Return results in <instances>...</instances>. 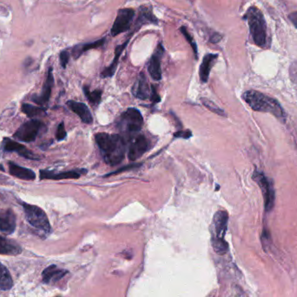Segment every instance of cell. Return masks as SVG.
<instances>
[{
    "label": "cell",
    "instance_id": "f546056e",
    "mask_svg": "<svg viewBox=\"0 0 297 297\" xmlns=\"http://www.w3.org/2000/svg\"><path fill=\"white\" fill-rule=\"evenodd\" d=\"M201 101L203 104V106L207 107L209 111H211V112H215L216 114H218V115L222 116V117H226V113L223 110L221 109L219 106H216L215 103L212 102L211 100H209V99H205V98H202L201 99Z\"/></svg>",
    "mask_w": 297,
    "mask_h": 297
},
{
    "label": "cell",
    "instance_id": "7402d4cb",
    "mask_svg": "<svg viewBox=\"0 0 297 297\" xmlns=\"http://www.w3.org/2000/svg\"><path fill=\"white\" fill-rule=\"evenodd\" d=\"M22 253V248L16 241H12L0 235V254L18 255Z\"/></svg>",
    "mask_w": 297,
    "mask_h": 297
},
{
    "label": "cell",
    "instance_id": "44dd1931",
    "mask_svg": "<svg viewBox=\"0 0 297 297\" xmlns=\"http://www.w3.org/2000/svg\"><path fill=\"white\" fill-rule=\"evenodd\" d=\"M217 58H218V54H213V53L206 54L205 56L203 57V61L199 68V77L202 82L206 83L208 81L209 73L216 60H217Z\"/></svg>",
    "mask_w": 297,
    "mask_h": 297
},
{
    "label": "cell",
    "instance_id": "5bb4252c",
    "mask_svg": "<svg viewBox=\"0 0 297 297\" xmlns=\"http://www.w3.org/2000/svg\"><path fill=\"white\" fill-rule=\"evenodd\" d=\"M53 85H54V78H53V68L51 67L47 72L46 82L43 86L42 93L40 95L33 96V101L40 106L46 105L47 103L49 102Z\"/></svg>",
    "mask_w": 297,
    "mask_h": 297
},
{
    "label": "cell",
    "instance_id": "e0dca14e",
    "mask_svg": "<svg viewBox=\"0 0 297 297\" xmlns=\"http://www.w3.org/2000/svg\"><path fill=\"white\" fill-rule=\"evenodd\" d=\"M16 229V216L12 210L0 214V232L12 235Z\"/></svg>",
    "mask_w": 297,
    "mask_h": 297
},
{
    "label": "cell",
    "instance_id": "9a60e30c",
    "mask_svg": "<svg viewBox=\"0 0 297 297\" xmlns=\"http://www.w3.org/2000/svg\"><path fill=\"white\" fill-rule=\"evenodd\" d=\"M87 172L85 170H72L67 172L54 173L49 170H40L41 180H66V179H79L82 174Z\"/></svg>",
    "mask_w": 297,
    "mask_h": 297
},
{
    "label": "cell",
    "instance_id": "f1b7e54d",
    "mask_svg": "<svg viewBox=\"0 0 297 297\" xmlns=\"http://www.w3.org/2000/svg\"><path fill=\"white\" fill-rule=\"evenodd\" d=\"M180 32L183 33V36L185 38V40L189 42L190 47H192L193 52L196 56V60L198 59V50H197V45H196V41L194 40L192 35L188 32L187 28L185 27H180Z\"/></svg>",
    "mask_w": 297,
    "mask_h": 297
},
{
    "label": "cell",
    "instance_id": "3957f363",
    "mask_svg": "<svg viewBox=\"0 0 297 297\" xmlns=\"http://www.w3.org/2000/svg\"><path fill=\"white\" fill-rule=\"evenodd\" d=\"M243 20H247L249 32L254 43L260 48L267 49L269 47L267 24L264 16L257 7H249L245 13Z\"/></svg>",
    "mask_w": 297,
    "mask_h": 297
},
{
    "label": "cell",
    "instance_id": "d6986e66",
    "mask_svg": "<svg viewBox=\"0 0 297 297\" xmlns=\"http://www.w3.org/2000/svg\"><path fill=\"white\" fill-rule=\"evenodd\" d=\"M67 273V270L59 268L56 265H51L43 271L42 280L46 284L55 283L60 281Z\"/></svg>",
    "mask_w": 297,
    "mask_h": 297
},
{
    "label": "cell",
    "instance_id": "ba28073f",
    "mask_svg": "<svg viewBox=\"0 0 297 297\" xmlns=\"http://www.w3.org/2000/svg\"><path fill=\"white\" fill-rule=\"evenodd\" d=\"M134 17L135 10L131 8H123L118 11L113 26L111 27V36H118L120 33L127 32L131 28Z\"/></svg>",
    "mask_w": 297,
    "mask_h": 297
},
{
    "label": "cell",
    "instance_id": "52a82bcc",
    "mask_svg": "<svg viewBox=\"0 0 297 297\" xmlns=\"http://www.w3.org/2000/svg\"><path fill=\"white\" fill-rule=\"evenodd\" d=\"M252 178L254 182L257 183L261 188L264 199V208L266 212H269L273 209L275 201V194H274V187L271 181L265 176L264 174L255 169Z\"/></svg>",
    "mask_w": 297,
    "mask_h": 297
},
{
    "label": "cell",
    "instance_id": "4dcf8cb0",
    "mask_svg": "<svg viewBox=\"0 0 297 297\" xmlns=\"http://www.w3.org/2000/svg\"><path fill=\"white\" fill-rule=\"evenodd\" d=\"M66 128H65V124H64V122L60 123L59 126H58V129H57L56 138H57V139H58L59 141H60V140H63V139H66Z\"/></svg>",
    "mask_w": 297,
    "mask_h": 297
},
{
    "label": "cell",
    "instance_id": "836d02e7",
    "mask_svg": "<svg viewBox=\"0 0 297 297\" xmlns=\"http://www.w3.org/2000/svg\"><path fill=\"white\" fill-rule=\"evenodd\" d=\"M174 136L176 137V138H184V139H188L189 138L190 136H191V132H189V131H180V132H177L174 134Z\"/></svg>",
    "mask_w": 297,
    "mask_h": 297
},
{
    "label": "cell",
    "instance_id": "ac0fdd59",
    "mask_svg": "<svg viewBox=\"0 0 297 297\" xmlns=\"http://www.w3.org/2000/svg\"><path fill=\"white\" fill-rule=\"evenodd\" d=\"M132 37V33L130 34V37H129V39H128L124 44H122V45H119L118 47H116V49H115V56H114V60L113 61L111 62V65L108 66V67H106L101 73V77L102 78H110V77H112L114 75L115 72H116V70H117V67L118 66V62H119V58L121 57V54L124 52L126 47L128 46V44L130 42V40H131V38Z\"/></svg>",
    "mask_w": 297,
    "mask_h": 297
},
{
    "label": "cell",
    "instance_id": "7c38bea8",
    "mask_svg": "<svg viewBox=\"0 0 297 297\" xmlns=\"http://www.w3.org/2000/svg\"><path fill=\"white\" fill-rule=\"evenodd\" d=\"M229 215L226 211L216 212L213 218V235L212 237L217 239H224V236L228 228Z\"/></svg>",
    "mask_w": 297,
    "mask_h": 297
},
{
    "label": "cell",
    "instance_id": "8992f818",
    "mask_svg": "<svg viewBox=\"0 0 297 297\" xmlns=\"http://www.w3.org/2000/svg\"><path fill=\"white\" fill-rule=\"evenodd\" d=\"M46 126L41 120L32 119L20 126L14 133L15 139L20 141L33 142L42 132H46Z\"/></svg>",
    "mask_w": 297,
    "mask_h": 297
},
{
    "label": "cell",
    "instance_id": "d4e9b609",
    "mask_svg": "<svg viewBox=\"0 0 297 297\" xmlns=\"http://www.w3.org/2000/svg\"><path fill=\"white\" fill-rule=\"evenodd\" d=\"M14 286V280L10 272L3 263L0 262V290H10Z\"/></svg>",
    "mask_w": 297,
    "mask_h": 297
},
{
    "label": "cell",
    "instance_id": "277c9868",
    "mask_svg": "<svg viewBox=\"0 0 297 297\" xmlns=\"http://www.w3.org/2000/svg\"><path fill=\"white\" fill-rule=\"evenodd\" d=\"M22 205L26 218L29 224L33 226V228L42 232L43 234L49 235L52 231V227L46 212L35 205L28 204L26 202H23Z\"/></svg>",
    "mask_w": 297,
    "mask_h": 297
},
{
    "label": "cell",
    "instance_id": "30bf717a",
    "mask_svg": "<svg viewBox=\"0 0 297 297\" xmlns=\"http://www.w3.org/2000/svg\"><path fill=\"white\" fill-rule=\"evenodd\" d=\"M164 48L162 44L157 45V48L155 50L152 56L150 58L148 65V71L150 73V77L154 80H160L162 79V68H161V60L163 58Z\"/></svg>",
    "mask_w": 297,
    "mask_h": 297
},
{
    "label": "cell",
    "instance_id": "e575fe53",
    "mask_svg": "<svg viewBox=\"0 0 297 297\" xmlns=\"http://www.w3.org/2000/svg\"><path fill=\"white\" fill-rule=\"evenodd\" d=\"M288 20H290L291 23L294 25V27L297 28V12H294L288 15Z\"/></svg>",
    "mask_w": 297,
    "mask_h": 297
},
{
    "label": "cell",
    "instance_id": "7a4b0ae2",
    "mask_svg": "<svg viewBox=\"0 0 297 297\" xmlns=\"http://www.w3.org/2000/svg\"><path fill=\"white\" fill-rule=\"evenodd\" d=\"M242 99L252 109L256 112H269L282 122L286 120V112L278 100L254 90L242 94Z\"/></svg>",
    "mask_w": 297,
    "mask_h": 297
},
{
    "label": "cell",
    "instance_id": "603a6c76",
    "mask_svg": "<svg viewBox=\"0 0 297 297\" xmlns=\"http://www.w3.org/2000/svg\"><path fill=\"white\" fill-rule=\"evenodd\" d=\"M9 171H10L11 175L16 178L20 179V180L34 181L36 178V175L33 170L17 165L16 163H14V162H9Z\"/></svg>",
    "mask_w": 297,
    "mask_h": 297
},
{
    "label": "cell",
    "instance_id": "1f68e13d",
    "mask_svg": "<svg viewBox=\"0 0 297 297\" xmlns=\"http://www.w3.org/2000/svg\"><path fill=\"white\" fill-rule=\"evenodd\" d=\"M59 59H60V64H61L63 68H66L69 60H70V53L68 51H66V50L63 51L62 53H60Z\"/></svg>",
    "mask_w": 297,
    "mask_h": 297
},
{
    "label": "cell",
    "instance_id": "d590c367",
    "mask_svg": "<svg viewBox=\"0 0 297 297\" xmlns=\"http://www.w3.org/2000/svg\"><path fill=\"white\" fill-rule=\"evenodd\" d=\"M222 35H220L219 33H214L212 36L210 37V41L212 43H218L220 40H222Z\"/></svg>",
    "mask_w": 297,
    "mask_h": 297
},
{
    "label": "cell",
    "instance_id": "4fadbf2b",
    "mask_svg": "<svg viewBox=\"0 0 297 297\" xmlns=\"http://www.w3.org/2000/svg\"><path fill=\"white\" fill-rule=\"evenodd\" d=\"M132 93L137 99L146 100L150 98L151 86L149 85L145 73H141L132 86Z\"/></svg>",
    "mask_w": 297,
    "mask_h": 297
},
{
    "label": "cell",
    "instance_id": "4316f807",
    "mask_svg": "<svg viewBox=\"0 0 297 297\" xmlns=\"http://www.w3.org/2000/svg\"><path fill=\"white\" fill-rule=\"evenodd\" d=\"M211 243L214 250L216 254L220 255L225 254L229 250V244L226 242L224 239H217V238H211Z\"/></svg>",
    "mask_w": 297,
    "mask_h": 297
},
{
    "label": "cell",
    "instance_id": "83f0119b",
    "mask_svg": "<svg viewBox=\"0 0 297 297\" xmlns=\"http://www.w3.org/2000/svg\"><path fill=\"white\" fill-rule=\"evenodd\" d=\"M22 112L26 113L30 118H33V117L45 114L46 109H44L40 106H33V105H30V104H23Z\"/></svg>",
    "mask_w": 297,
    "mask_h": 297
},
{
    "label": "cell",
    "instance_id": "484cf974",
    "mask_svg": "<svg viewBox=\"0 0 297 297\" xmlns=\"http://www.w3.org/2000/svg\"><path fill=\"white\" fill-rule=\"evenodd\" d=\"M84 93L89 102L92 104L93 106H98L101 101L102 91L101 90H95L93 92L90 91V87L88 86H84Z\"/></svg>",
    "mask_w": 297,
    "mask_h": 297
},
{
    "label": "cell",
    "instance_id": "9c48e42d",
    "mask_svg": "<svg viewBox=\"0 0 297 297\" xmlns=\"http://www.w3.org/2000/svg\"><path fill=\"white\" fill-rule=\"evenodd\" d=\"M1 147L4 152H15L20 156L28 160H40V156L33 154L30 149L27 148L26 145L20 144L9 138H5L3 139Z\"/></svg>",
    "mask_w": 297,
    "mask_h": 297
},
{
    "label": "cell",
    "instance_id": "5b68a950",
    "mask_svg": "<svg viewBox=\"0 0 297 297\" xmlns=\"http://www.w3.org/2000/svg\"><path fill=\"white\" fill-rule=\"evenodd\" d=\"M144 125V119L139 110L129 108L123 112L118 119V128L128 135H132L139 132Z\"/></svg>",
    "mask_w": 297,
    "mask_h": 297
},
{
    "label": "cell",
    "instance_id": "6da1fadb",
    "mask_svg": "<svg viewBox=\"0 0 297 297\" xmlns=\"http://www.w3.org/2000/svg\"><path fill=\"white\" fill-rule=\"evenodd\" d=\"M95 139L103 158L108 165H118L123 162L126 151V142L122 136L99 132L95 135Z\"/></svg>",
    "mask_w": 297,
    "mask_h": 297
},
{
    "label": "cell",
    "instance_id": "8fae6325",
    "mask_svg": "<svg viewBox=\"0 0 297 297\" xmlns=\"http://www.w3.org/2000/svg\"><path fill=\"white\" fill-rule=\"evenodd\" d=\"M149 148V140L144 135H138L131 142L129 147L128 157L131 162L137 161V159L141 158L145 153L147 152Z\"/></svg>",
    "mask_w": 297,
    "mask_h": 297
},
{
    "label": "cell",
    "instance_id": "2e32d148",
    "mask_svg": "<svg viewBox=\"0 0 297 297\" xmlns=\"http://www.w3.org/2000/svg\"><path fill=\"white\" fill-rule=\"evenodd\" d=\"M67 106L72 112H75L76 114L79 116L83 122L85 124H92L93 122L92 112L89 109L88 106L84 103L78 102L75 100H69Z\"/></svg>",
    "mask_w": 297,
    "mask_h": 297
},
{
    "label": "cell",
    "instance_id": "cb8c5ba5",
    "mask_svg": "<svg viewBox=\"0 0 297 297\" xmlns=\"http://www.w3.org/2000/svg\"><path fill=\"white\" fill-rule=\"evenodd\" d=\"M105 42V38L100 39V40L94 41V42H90V43L79 44L72 48V54L74 57V59L77 60L79 57L81 56L83 53L87 52L89 50L95 49L103 46Z\"/></svg>",
    "mask_w": 297,
    "mask_h": 297
},
{
    "label": "cell",
    "instance_id": "d6a6232c",
    "mask_svg": "<svg viewBox=\"0 0 297 297\" xmlns=\"http://www.w3.org/2000/svg\"><path fill=\"white\" fill-rule=\"evenodd\" d=\"M150 100L153 103H158L160 101V96L157 93L156 86H151V94H150Z\"/></svg>",
    "mask_w": 297,
    "mask_h": 297
},
{
    "label": "cell",
    "instance_id": "ffe728a7",
    "mask_svg": "<svg viewBox=\"0 0 297 297\" xmlns=\"http://www.w3.org/2000/svg\"><path fill=\"white\" fill-rule=\"evenodd\" d=\"M147 24H158V20L157 17L154 15L151 7H141L139 8V14L135 23V29L137 31L141 27Z\"/></svg>",
    "mask_w": 297,
    "mask_h": 297
}]
</instances>
